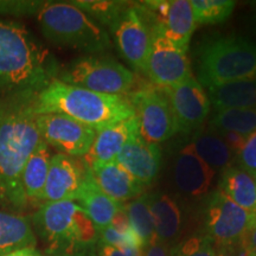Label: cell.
I'll return each instance as SVG.
<instances>
[{
  "label": "cell",
  "mask_w": 256,
  "mask_h": 256,
  "mask_svg": "<svg viewBox=\"0 0 256 256\" xmlns=\"http://www.w3.org/2000/svg\"><path fill=\"white\" fill-rule=\"evenodd\" d=\"M36 92H12L0 100V202L22 210L28 200L22 188V172L42 138L34 110Z\"/></svg>",
  "instance_id": "6da1fadb"
},
{
  "label": "cell",
  "mask_w": 256,
  "mask_h": 256,
  "mask_svg": "<svg viewBox=\"0 0 256 256\" xmlns=\"http://www.w3.org/2000/svg\"><path fill=\"white\" fill-rule=\"evenodd\" d=\"M36 114H62L92 130H100L134 116L130 98L107 95L66 84L54 78L34 96Z\"/></svg>",
  "instance_id": "7a4b0ae2"
},
{
  "label": "cell",
  "mask_w": 256,
  "mask_h": 256,
  "mask_svg": "<svg viewBox=\"0 0 256 256\" xmlns=\"http://www.w3.org/2000/svg\"><path fill=\"white\" fill-rule=\"evenodd\" d=\"M49 54L24 25L0 20V89L38 92L52 81Z\"/></svg>",
  "instance_id": "3957f363"
},
{
  "label": "cell",
  "mask_w": 256,
  "mask_h": 256,
  "mask_svg": "<svg viewBox=\"0 0 256 256\" xmlns=\"http://www.w3.org/2000/svg\"><path fill=\"white\" fill-rule=\"evenodd\" d=\"M32 226L49 244L51 254L89 255L98 242V232L76 202L42 204L31 218Z\"/></svg>",
  "instance_id": "277c9868"
},
{
  "label": "cell",
  "mask_w": 256,
  "mask_h": 256,
  "mask_svg": "<svg viewBox=\"0 0 256 256\" xmlns=\"http://www.w3.org/2000/svg\"><path fill=\"white\" fill-rule=\"evenodd\" d=\"M37 17L43 36L57 46L98 54L110 46L104 28L72 2H44Z\"/></svg>",
  "instance_id": "5b68a950"
},
{
  "label": "cell",
  "mask_w": 256,
  "mask_h": 256,
  "mask_svg": "<svg viewBox=\"0 0 256 256\" xmlns=\"http://www.w3.org/2000/svg\"><path fill=\"white\" fill-rule=\"evenodd\" d=\"M197 81L206 87L256 81V44L238 36L204 42L197 52Z\"/></svg>",
  "instance_id": "8992f818"
},
{
  "label": "cell",
  "mask_w": 256,
  "mask_h": 256,
  "mask_svg": "<svg viewBox=\"0 0 256 256\" xmlns=\"http://www.w3.org/2000/svg\"><path fill=\"white\" fill-rule=\"evenodd\" d=\"M56 80L107 95H124L136 83V76L130 70L104 54L78 57L60 70Z\"/></svg>",
  "instance_id": "52a82bcc"
},
{
  "label": "cell",
  "mask_w": 256,
  "mask_h": 256,
  "mask_svg": "<svg viewBox=\"0 0 256 256\" xmlns=\"http://www.w3.org/2000/svg\"><path fill=\"white\" fill-rule=\"evenodd\" d=\"M256 216L242 209L220 188L211 194L206 209V229L215 247L230 248L241 244L255 223Z\"/></svg>",
  "instance_id": "ba28073f"
},
{
  "label": "cell",
  "mask_w": 256,
  "mask_h": 256,
  "mask_svg": "<svg viewBox=\"0 0 256 256\" xmlns=\"http://www.w3.org/2000/svg\"><path fill=\"white\" fill-rule=\"evenodd\" d=\"M139 133L153 144L164 142L179 132L174 110L162 88L146 86L130 96Z\"/></svg>",
  "instance_id": "9c48e42d"
},
{
  "label": "cell",
  "mask_w": 256,
  "mask_h": 256,
  "mask_svg": "<svg viewBox=\"0 0 256 256\" xmlns=\"http://www.w3.org/2000/svg\"><path fill=\"white\" fill-rule=\"evenodd\" d=\"M136 5L150 28L158 31L174 46L188 52V43L196 28L188 0H151Z\"/></svg>",
  "instance_id": "30bf717a"
},
{
  "label": "cell",
  "mask_w": 256,
  "mask_h": 256,
  "mask_svg": "<svg viewBox=\"0 0 256 256\" xmlns=\"http://www.w3.org/2000/svg\"><path fill=\"white\" fill-rule=\"evenodd\" d=\"M108 28L121 55L134 69L145 72L152 34L136 5H124Z\"/></svg>",
  "instance_id": "8fae6325"
},
{
  "label": "cell",
  "mask_w": 256,
  "mask_h": 256,
  "mask_svg": "<svg viewBox=\"0 0 256 256\" xmlns=\"http://www.w3.org/2000/svg\"><path fill=\"white\" fill-rule=\"evenodd\" d=\"M42 140L63 154L83 158L90 150L96 130L62 114H37Z\"/></svg>",
  "instance_id": "7c38bea8"
},
{
  "label": "cell",
  "mask_w": 256,
  "mask_h": 256,
  "mask_svg": "<svg viewBox=\"0 0 256 256\" xmlns=\"http://www.w3.org/2000/svg\"><path fill=\"white\" fill-rule=\"evenodd\" d=\"M151 49L146 62L150 80L159 88L174 87L192 76L186 51L178 49L162 34L151 28Z\"/></svg>",
  "instance_id": "4fadbf2b"
},
{
  "label": "cell",
  "mask_w": 256,
  "mask_h": 256,
  "mask_svg": "<svg viewBox=\"0 0 256 256\" xmlns=\"http://www.w3.org/2000/svg\"><path fill=\"white\" fill-rule=\"evenodd\" d=\"M174 110L179 132L188 134L200 130L210 112V100L197 78L191 76L174 87L162 88Z\"/></svg>",
  "instance_id": "5bb4252c"
},
{
  "label": "cell",
  "mask_w": 256,
  "mask_h": 256,
  "mask_svg": "<svg viewBox=\"0 0 256 256\" xmlns=\"http://www.w3.org/2000/svg\"><path fill=\"white\" fill-rule=\"evenodd\" d=\"M86 174L87 166L78 158L63 153L54 154L40 202H75Z\"/></svg>",
  "instance_id": "9a60e30c"
},
{
  "label": "cell",
  "mask_w": 256,
  "mask_h": 256,
  "mask_svg": "<svg viewBox=\"0 0 256 256\" xmlns=\"http://www.w3.org/2000/svg\"><path fill=\"white\" fill-rule=\"evenodd\" d=\"M115 160L145 186L151 184L158 176L162 151L158 144L147 142L138 130L130 138Z\"/></svg>",
  "instance_id": "2e32d148"
},
{
  "label": "cell",
  "mask_w": 256,
  "mask_h": 256,
  "mask_svg": "<svg viewBox=\"0 0 256 256\" xmlns=\"http://www.w3.org/2000/svg\"><path fill=\"white\" fill-rule=\"evenodd\" d=\"M138 130L139 124L136 115L98 130L94 142L82 162L88 168H92L115 160L130 138Z\"/></svg>",
  "instance_id": "e0dca14e"
},
{
  "label": "cell",
  "mask_w": 256,
  "mask_h": 256,
  "mask_svg": "<svg viewBox=\"0 0 256 256\" xmlns=\"http://www.w3.org/2000/svg\"><path fill=\"white\" fill-rule=\"evenodd\" d=\"M215 171L202 160L191 145L185 146L176 156L174 164V184L179 190L192 197L209 191Z\"/></svg>",
  "instance_id": "ac0fdd59"
},
{
  "label": "cell",
  "mask_w": 256,
  "mask_h": 256,
  "mask_svg": "<svg viewBox=\"0 0 256 256\" xmlns=\"http://www.w3.org/2000/svg\"><path fill=\"white\" fill-rule=\"evenodd\" d=\"M98 186L112 200L124 203L142 196L144 185L134 179L116 160L89 168Z\"/></svg>",
  "instance_id": "d6986e66"
},
{
  "label": "cell",
  "mask_w": 256,
  "mask_h": 256,
  "mask_svg": "<svg viewBox=\"0 0 256 256\" xmlns=\"http://www.w3.org/2000/svg\"><path fill=\"white\" fill-rule=\"evenodd\" d=\"M75 202H78V206L86 211L98 232L110 226L118 211L124 206L122 203L112 200L98 186L88 168Z\"/></svg>",
  "instance_id": "ffe728a7"
},
{
  "label": "cell",
  "mask_w": 256,
  "mask_h": 256,
  "mask_svg": "<svg viewBox=\"0 0 256 256\" xmlns=\"http://www.w3.org/2000/svg\"><path fill=\"white\" fill-rule=\"evenodd\" d=\"M37 238L26 216L0 210V256L17 249L34 247Z\"/></svg>",
  "instance_id": "44dd1931"
},
{
  "label": "cell",
  "mask_w": 256,
  "mask_h": 256,
  "mask_svg": "<svg viewBox=\"0 0 256 256\" xmlns=\"http://www.w3.org/2000/svg\"><path fill=\"white\" fill-rule=\"evenodd\" d=\"M51 156L49 145L40 140L28 156L22 172V188L28 202H40L49 172Z\"/></svg>",
  "instance_id": "7402d4cb"
},
{
  "label": "cell",
  "mask_w": 256,
  "mask_h": 256,
  "mask_svg": "<svg viewBox=\"0 0 256 256\" xmlns=\"http://www.w3.org/2000/svg\"><path fill=\"white\" fill-rule=\"evenodd\" d=\"M209 100L216 112L256 110V81H238L208 87Z\"/></svg>",
  "instance_id": "603a6c76"
},
{
  "label": "cell",
  "mask_w": 256,
  "mask_h": 256,
  "mask_svg": "<svg viewBox=\"0 0 256 256\" xmlns=\"http://www.w3.org/2000/svg\"><path fill=\"white\" fill-rule=\"evenodd\" d=\"M148 203L154 223L156 238L168 243L180 230L182 214L178 204L165 194H148Z\"/></svg>",
  "instance_id": "cb8c5ba5"
},
{
  "label": "cell",
  "mask_w": 256,
  "mask_h": 256,
  "mask_svg": "<svg viewBox=\"0 0 256 256\" xmlns=\"http://www.w3.org/2000/svg\"><path fill=\"white\" fill-rule=\"evenodd\" d=\"M220 190L234 203L256 216V182L243 170L229 166L222 171Z\"/></svg>",
  "instance_id": "d4e9b609"
},
{
  "label": "cell",
  "mask_w": 256,
  "mask_h": 256,
  "mask_svg": "<svg viewBox=\"0 0 256 256\" xmlns=\"http://www.w3.org/2000/svg\"><path fill=\"white\" fill-rule=\"evenodd\" d=\"M190 145L197 153V156L214 171L216 170L224 171L229 166H232V159L235 158V154L228 144L224 142L223 138L216 130L211 128L200 130L194 136V142Z\"/></svg>",
  "instance_id": "484cf974"
},
{
  "label": "cell",
  "mask_w": 256,
  "mask_h": 256,
  "mask_svg": "<svg viewBox=\"0 0 256 256\" xmlns=\"http://www.w3.org/2000/svg\"><path fill=\"white\" fill-rule=\"evenodd\" d=\"M211 130L232 132L248 138L256 132V110H224L216 112L210 121Z\"/></svg>",
  "instance_id": "4316f807"
},
{
  "label": "cell",
  "mask_w": 256,
  "mask_h": 256,
  "mask_svg": "<svg viewBox=\"0 0 256 256\" xmlns=\"http://www.w3.org/2000/svg\"><path fill=\"white\" fill-rule=\"evenodd\" d=\"M130 226L138 238H140L142 249L156 238L154 223L150 210L148 194H142L130 203L124 204Z\"/></svg>",
  "instance_id": "83f0119b"
},
{
  "label": "cell",
  "mask_w": 256,
  "mask_h": 256,
  "mask_svg": "<svg viewBox=\"0 0 256 256\" xmlns=\"http://www.w3.org/2000/svg\"><path fill=\"white\" fill-rule=\"evenodd\" d=\"M194 23L218 24L232 16L236 2L232 0H191Z\"/></svg>",
  "instance_id": "f1b7e54d"
},
{
  "label": "cell",
  "mask_w": 256,
  "mask_h": 256,
  "mask_svg": "<svg viewBox=\"0 0 256 256\" xmlns=\"http://www.w3.org/2000/svg\"><path fill=\"white\" fill-rule=\"evenodd\" d=\"M72 4L95 19L100 25H107L114 20L126 2H72Z\"/></svg>",
  "instance_id": "f546056e"
},
{
  "label": "cell",
  "mask_w": 256,
  "mask_h": 256,
  "mask_svg": "<svg viewBox=\"0 0 256 256\" xmlns=\"http://www.w3.org/2000/svg\"><path fill=\"white\" fill-rule=\"evenodd\" d=\"M216 247L209 236L197 235L185 240L170 252V256H216Z\"/></svg>",
  "instance_id": "4dcf8cb0"
},
{
  "label": "cell",
  "mask_w": 256,
  "mask_h": 256,
  "mask_svg": "<svg viewBox=\"0 0 256 256\" xmlns=\"http://www.w3.org/2000/svg\"><path fill=\"white\" fill-rule=\"evenodd\" d=\"M98 242L102 246H112V247H139L142 249V244L140 238L134 232V230L130 232H121L114 229L112 226H106L98 232Z\"/></svg>",
  "instance_id": "1f68e13d"
},
{
  "label": "cell",
  "mask_w": 256,
  "mask_h": 256,
  "mask_svg": "<svg viewBox=\"0 0 256 256\" xmlns=\"http://www.w3.org/2000/svg\"><path fill=\"white\" fill-rule=\"evenodd\" d=\"M235 158L238 168L256 182V132L246 139L242 148L235 154Z\"/></svg>",
  "instance_id": "d6a6232c"
},
{
  "label": "cell",
  "mask_w": 256,
  "mask_h": 256,
  "mask_svg": "<svg viewBox=\"0 0 256 256\" xmlns=\"http://www.w3.org/2000/svg\"><path fill=\"white\" fill-rule=\"evenodd\" d=\"M43 5L42 2H0V14H37Z\"/></svg>",
  "instance_id": "836d02e7"
},
{
  "label": "cell",
  "mask_w": 256,
  "mask_h": 256,
  "mask_svg": "<svg viewBox=\"0 0 256 256\" xmlns=\"http://www.w3.org/2000/svg\"><path fill=\"white\" fill-rule=\"evenodd\" d=\"M95 256H142V249L139 247H112L102 246Z\"/></svg>",
  "instance_id": "e575fe53"
},
{
  "label": "cell",
  "mask_w": 256,
  "mask_h": 256,
  "mask_svg": "<svg viewBox=\"0 0 256 256\" xmlns=\"http://www.w3.org/2000/svg\"><path fill=\"white\" fill-rule=\"evenodd\" d=\"M142 256H170L168 243L154 238L146 248L142 249Z\"/></svg>",
  "instance_id": "d590c367"
},
{
  "label": "cell",
  "mask_w": 256,
  "mask_h": 256,
  "mask_svg": "<svg viewBox=\"0 0 256 256\" xmlns=\"http://www.w3.org/2000/svg\"><path fill=\"white\" fill-rule=\"evenodd\" d=\"M241 246L246 249L248 254H256V220L252 228L248 230L246 236L243 238Z\"/></svg>",
  "instance_id": "8d00e7d4"
},
{
  "label": "cell",
  "mask_w": 256,
  "mask_h": 256,
  "mask_svg": "<svg viewBox=\"0 0 256 256\" xmlns=\"http://www.w3.org/2000/svg\"><path fill=\"white\" fill-rule=\"evenodd\" d=\"M216 256H248V252L241 244L234 246L230 248H224Z\"/></svg>",
  "instance_id": "74e56055"
},
{
  "label": "cell",
  "mask_w": 256,
  "mask_h": 256,
  "mask_svg": "<svg viewBox=\"0 0 256 256\" xmlns=\"http://www.w3.org/2000/svg\"><path fill=\"white\" fill-rule=\"evenodd\" d=\"M4 256H43L34 247H28L17 249V250L8 252Z\"/></svg>",
  "instance_id": "f35d334b"
},
{
  "label": "cell",
  "mask_w": 256,
  "mask_h": 256,
  "mask_svg": "<svg viewBox=\"0 0 256 256\" xmlns=\"http://www.w3.org/2000/svg\"><path fill=\"white\" fill-rule=\"evenodd\" d=\"M252 31H254V34H256V10L252 12Z\"/></svg>",
  "instance_id": "ab89813d"
},
{
  "label": "cell",
  "mask_w": 256,
  "mask_h": 256,
  "mask_svg": "<svg viewBox=\"0 0 256 256\" xmlns=\"http://www.w3.org/2000/svg\"><path fill=\"white\" fill-rule=\"evenodd\" d=\"M46 256H89V255H84V254H78V255H68V254H50Z\"/></svg>",
  "instance_id": "60d3db41"
},
{
  "label": "cell",
  "mask_w": 256,
  "mask_h": 256,
  "mask_svg": "<svg viewBox=\"0 0 256 256\" xmlns=\"http://www.w3.org/2000/svg\"><path fill=\"white\" fill-rule=\"evenodd\" d=\"M248 256H256V254H248Z\"/></svg>",
  "instance_id": "b9f144b4"
}]
</instances>
